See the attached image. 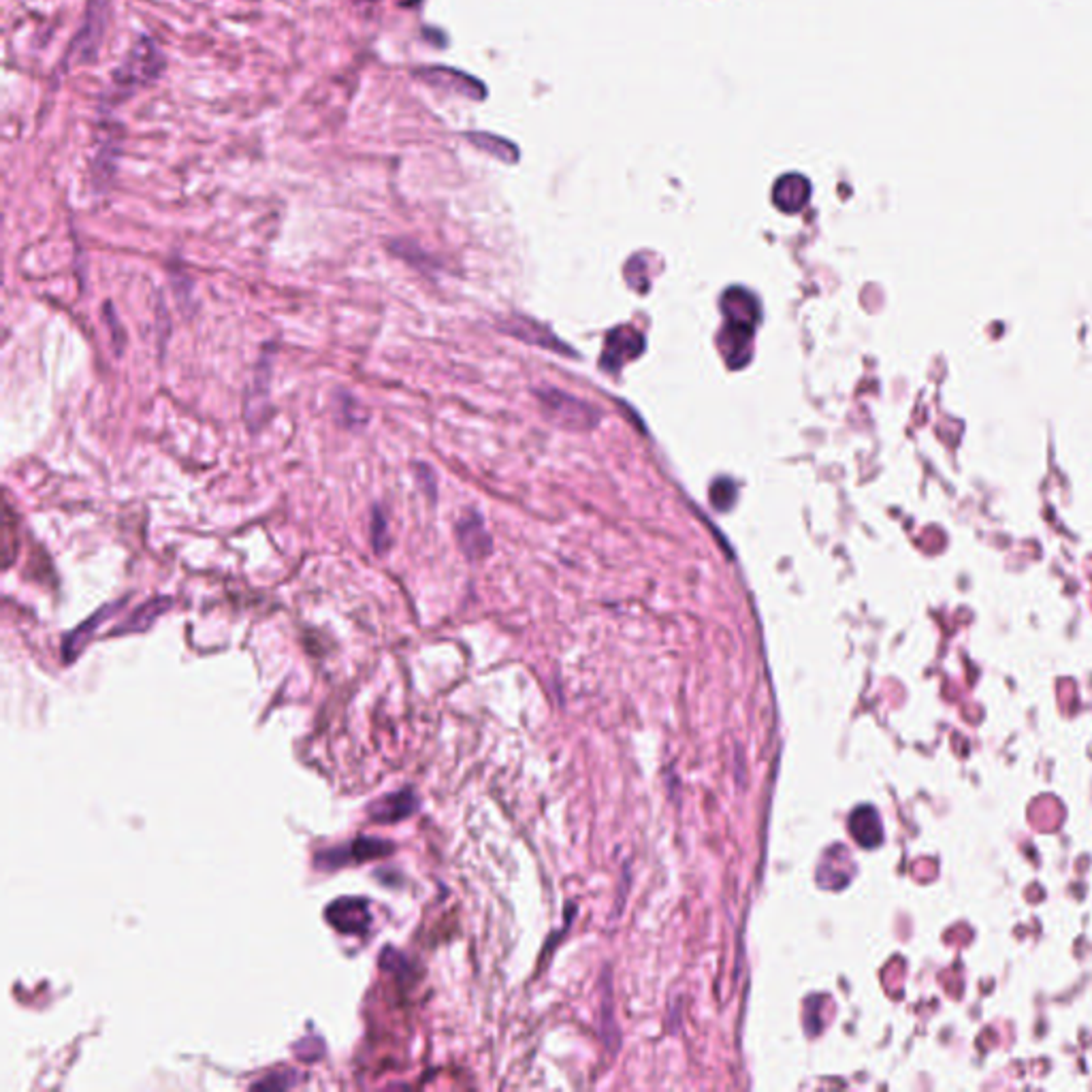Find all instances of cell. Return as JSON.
I'll return each instance as SVG.
<instances>
[{"instance_id": "6da1fadb", "label": "cell", "mask_w": 1092, "mask_h": 1092, "mask_svg": "<svg viewBox=\"0 0 1092 1092\" xmlns=\"http://www.w3.org/2000/svg\"><path fill=\"white\" fill-rule=\"evenodd\" d=\"M722 314L723 327L720 331V350L727 366L732 370H741L752 361L756 329L759 318H762L757 297L743 286H730L722 295Z\"/></svg>"}, {"instance_id": "7a4b0ae2", "label": "cell", "mask_w": 1092, "mask_h": 1092, "mask_svg": "<svg viewBox=\"0 0 1092 1092\" xmlns=\"http://www.w3.org/2000/svg\"><path fill=\"white\" fill-rule=\"evenodd\" d=\"M540 404H543V412L546 421L561 429H570V432H589L600 421V412L587 402L572 397L570 393L546 389L540 391Z\"/></svg>"}, {"instance_id": "3957f363", "label": "cell", "mask_w": 1092, "mask_h": 1092, "mask_svg": "<svg viewBox=\"0 0 1092 1092\" xmlns=\"http://www.w3.org/2000/svg\"><path fill=\"white\" fill-rule=\"evenodd\" d=\"M271 376H273V352H271V346H264L263 355L257 363L255 378H252V382L248 386L246 402H244V416H246V423L250 427V432H259V429L269 421V414H271V404H269Z\"/></svg>"}, {"instance_id": "277c9868", "label": "cell", "mask_w": 1092, "mask_h": 1092, "mask_svg": "<svg viewBox=\"0 0 1092 1092\" xmlns=\"http://www.w3.org/2000/svg\"><path fill=\"white\" fill-rule=\"evenodd\" d=\"M395 849V845L391 841H382V838H373V836H357L352 838L350 843H344L339 847H331L325 849L316 856V866L327 868V870H335L339 866H350V864H361V863H368V860L373 858H384L389 856Z\"/></svg>"}, {"instance_id": "5b68a950", "label": "cell", "mask_w": 1092, "mask_h": 1092, "mask_svg": "<svg viewBox=\"0 0 1092 1092\" xmlns=\"http://www.w3.org/2000/svg\"><path fill=\"white\" fill-rule=\"evenodd\" d=\"M645 346H647V339L636 327L632 325L615 327L606 334L600 368L611 373L619 371L623 366H627V363L641 357Z\"/></svg>"}, {"instance_id": "8992f818", "label": "cell", "mask_w": 1092, "mask_h": 1092, "mask_svg": "<svg viewBox=\"0 0 1092 1092\" xmlns=\"http://www.w3.org/2000/svg\"><path fill=\"white\" fill-rule=\"evenodd\" d=\"M327 920L344 934H361L370 929L371 915L366 898H339L327 909Z\"/></svg>"}, {"instance_id": "52a82bcc", "label": "cell", "mask_w": 1092, "mask_h": 1092, "mask_svg": "<svg viewBox=\"0 0 1092 1092\" xmlns=\"http://www.w3.org/2000/svg\"><path fill=\"white\" fill-rule=\"evenodd\" d=\"M457 543L463 555L472 561L484 559L493 548L491 536L482 523V516L476 511H468L457 523Z\"/></svg>"}, {"instance_id": "ba28073f", "label": "cell", "mask_w": 1092, "mask_h": 1092, "mask_svg": "<svg viewBox=\"0 0 1092 1092\" xmlns=\"http://www.w3.org/2000/svg\"><path fill=\"white\" fill-rule=\"evenodd\" d=\"M124 602H126V600H120V602H114V604L103 606V609H98V611L90 616V619L84 621L82 625H77L73 632H69V634L64 636V641H62V659L66 661V664H71V661H75L77 657H80V653L86 649V645L92 641L94 632L98 630V627H101V623H105L107 619H112V616H114L120 609H123Z\"/></svg>"}, {"instance_id": "9c48e42d", "label": "cell", "mask_w": 1092, "mask_h": 1092, "mask_svg": "<svg viewBox=\"0 0 1092 1092\" xmlns=\"http://www.w3.org/2000/svg\"><path fill=\"white\" fill-rule=\"evenodd\" d=\"M811 184L800 173L781 175L775 189H772V201L783 214H796L809 203Z\"/></svg>"}, {"instance_id": "30bf717a", "label": "cell", "mask_w": 1092, "mask_h": 1092, "mask_svg": "<svg viewBox=\"0 0 1092 1092\" xmlns=\"http://www.w3.org/2000/svg\"><path fill=\"white\" fill-rule=\"evenodd\" d=\"M849 832L856 838V843L864 849H875L884 843V822H881L879 811L873 804H863L852 815H849Z\"/></svg>"}, {"instance_id": "8fae6325", "label": "cell", "mask_w": 1092, "mask_h": 1092, "mask_svg": "<svg viewBox=\"0 0 1092 1092\" xmlns=\"http://www.w3.org/2000/svg\"><path fill=\"white\" fill-rule=\"evenodd\" d=\"M157 60H159L157 46H152L150 41H143L139 50H132L126 64L118 71V77L123 80V84L128 86L137 82H150L152 77H157L160 69V62Z\"/></svg>"}, {"instance_id": "7c38bea8", "label": "cell", "mask_w": 1092, "mask_h": 1092, "mask_svg": "<svg viewBox=\"0 0 1092 1092\" xmlns=\"http://www.w3.org/2000/svg\"><path fill=\"white\" fill-rule=\"evenodd\" d=\"M173 606V600L169 595H159V598H152L148 602H143L137 611H132L126 619L120 623L116 630L112 632L114 636H124V634H141L150 630L154 625V621L167 613Z\"/></svg>"}, {"instance_id": "4fadbf2b", "label": "cell", "mask_w": 1092, "mask_h": 1092, "mask_svg": "<svg viewBox=\"0 0 1092 1092\" xmlns=\"http://www.w3.org/2000/svg\"><path fill=\"white\" fill-rule=\"evenodd\" d=\"M416 809V796L410 790H402L397 793H389L376 802H371L370 818L378 824H393L402 822L407 815H412Z\"/></svg>"}, {"instance_id": "5bb4252c", "label": "cell", "mask_w": 1092, "mask_h": 1092, "mask_svg": "<svg viewBox=\"0 0 1092 1092\" xmlns=\"http://www.w3.org/2000/svg\"><path fill=\"white\" fill-rule=\"evenodd\" d=\"M421 80L440 86V88H448V90H457L463 92L468 96H478L476 88L480 86L478 82H474L472 77L457 73V71H450V69H442V66H434V69H425V71H418L416 73Z\"/></svg>"}, {"instance_id": "9a60e30c", "label": "cell", "mask_w": 1092, "mask_h": 1092, "mask_svg": "<svg viewBox=\"0 0 1092 1092\" xmlns=\"http://www.w3.org/2000/svg\"><path fill=\"white\" fill-rule=\"evenodd\" d=\"M370 536H371V548L373 553L378 557H384L386 553L391 550V532H389V521H386V514L380 509L378 504L371 506V523H370Z\"/></svg>"}, {"instance_id": "2e32d148", "label": "cell", "mask_w": 1092, "mask_h": 1092, "mask_svg": "<svg viewBox=\"0 0 1092 1092\" xmlns=\"http://www.w3.org/2000/svg\"><path fill=\"white\" fill-rule=\"evenodd\" d=\"M337 407H339V418H341V425L348 427V429H359L363 425H368V412L366 407L361 405V402L357 400L355 395H350L348 391H337Z\"/></svg>"}, {"instance_id": "e0dca14e", "label": "cell", "mask_w": 1092, "mask_h": 1092, "mask_svg": "<svg viewBox=\"0 0 1092 1092\" xmlns=\"http://www.w3.org/2000/svg\"><path fill=\"white\" fill-rule=\"evenodd\" d=\"M389 252H391V255H395L397 259L405 261L407 264H412L414 269H421L423 273H427L429 269L434 267V263H432V259H429V255H425V252H423L421 248H418V246L414 244V241H410V239H395V241H391V244H389Z\"/></svg>"}, {"instance_id": "ac0fdd59", "label": "cell", "mask_w": 1092, "mask_h": 1092, "mask_svg": "<svg viewBox=\"0 0 1092 1092\" xmlns=\"http://www.w3.org/2000/svg\"><path fill=\"white\" fill-rule=\"evenodd\" d=\"M736 495H738V489L730 478H720V480L713 482L711 500H713V506L717 511L732 509V504L736 502Z\"/></svg>"}, {"instance_id": "d6986e66", "label": "cell", "mask_w": 1092, "mask_h": 1092, "mask_svg": "<svg viewBox=\"0 0 1092 1092\" xmlns=\"http://www.w3.org/2000/svg\"><path fill=\"white\" fill-rule=\"evenodd\" d=\"M412 472H414V480L421 491L427 495L429 502H436L438 498V480H436V472L432 470V466H427V463L416 461L412 463Z\"/></svg>"}, {"instance_id": "ffe728a7", "label": "cell", "mask_w": 1092, "mask_h": 1092, "mask_svg": "<svg viewBox=\"0 0 1092 1092\" xmlns=\"http://www.w3.org/2000/svg\"><path fill=\"white\" fill-rule=\"evenodd\" d=\"M105 312V325L107 329L112 331V341H114V348H116V355H123V350L126 346V334H124V327L120 323V316L114 312V303H105L103 307Z\"/></svg>"}, {"instance_id": "44dd1931", "label": "cell", "mask_w": 1092, "mask_h": 1092, "mask_svg": "<svg viewBox=\"0 0 1092 1092\" xmlns=\"http://www.w3.org/2000/svg\"><path fill=\"white\" fill-rule=\"evenodd\" d=\"M171 286L173 293L178 297V303L182 310H186V301H193V280L189 273H171Z\"/></svg>"}]
</instances>
